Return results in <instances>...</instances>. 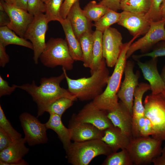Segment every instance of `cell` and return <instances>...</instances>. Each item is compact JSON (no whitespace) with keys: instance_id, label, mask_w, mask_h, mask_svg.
<instances>
[{"instance_id":"obj_10","label":"cell","mask_w":165,"mask_h":165,"mask_svg":"<svg viewBox=\"0 0 165 165\" xmlns=\"http://www.w3.org/2000/svg\"><path fill=\"white\" fill-rule=\"evenodd\" d=\"M19 120L24 131L26 142L30 146L46 143L48 141L45 124L27 112L20 116Z\"/></svg>"},{"instance_id":"obj_37","label":"cell","mask_w":165,"mask_h":165,"mask_svg":"<svg viewBox=\"0 0 165 165\" xmlns=\"http://www.w3.org/2000/svg\"><path fill=\"white\" fill-rule=\"evenodd\" d=\"M27 11L34 16L46 12L45 2L42 0H28Z\"/></svg>"},{"instance_id":"obj_49","label":"cell","mask_w":165,"mask_h":165,"mask_svg":"<svg viewBox=\"0 0 165 165\" xmlns=\"http://www.w3.org/2000/svg\"><path fill=\"white\" fill-rule=\"evenodd\" d=\"M160 75L164 83V88L161 94L165 99V64L164 65L162 69Z\"/></svg>"},{"instance_id":"obj_6","label":"cell","mask_w":165,"mask_h":165,"mask_svg":"<svg viewBox=\"0 0 165 165\" xmlns=\"http://www.w3.org/2000/svg\"><path fill=\"white\" fill-rule=\"evenodd\" d=\"M162 143L149 136L132 138L126 149L134 164L146 165L161 154Z\"/></svg>"},{"instance_id":"obj_11","label":"cell","mask_w":165,"mask_h":165,"mask_svg":"<svg viewBox=\"0 0 165 165\" xmlns=\"http://www.w3.org/2000/svg\"><path fill=\"white\" fill-rule=\"evenodd\" d=\"M134 66L133 61H127L124 71V79L117 94L118 98L132 116L134 94L139 83L138 79L140 77L139 71H137L135 73H134Z\"/></svg>"},{"instance_id":"obj_45","label":"cell","mask_w":165,"mask_h":165,"mask_svg":"<svg viewBox=\"0 0 165 165\" xmlns=\"http://www.w3.org/2000/svg\"><path fill=\"white\" fill-rule=\"evenodd\" d=\"M10 21L9 16L4 9L0 10V26H7Z\"/></svg>"},{"instance_id":"obj_36","label":"cell","mask_w":165,"mask_h":165,"mask_svg":"<svg viewBox=\"0 0 165 165\" xmlns=\"http://www.w3.org/2000/svg\"><path fill=\"white\" fill-rule=\"evenodd\" d=\"M165 56V40L157 43L150 52L139 55H133V58L136 61L145 57H149L152 58Z\"/></svg>"},{"instance_id":"obj_2","label":"cell","mask_w":165,"mask_h":165,"mask_svg":"<svg viewBox=\"0 0 165 165\" xmlns=\"http://www.w3.org/2000/svg\"><path fill=\"white\" fill-rule=\"evenodd\" d=\"M104 58L94 73L89 77L73 79L68 75L66 70L62 68L69 91L82 101L94 100L103 92L110 77L109 71Z\"/></svg>"},{"instance_id":"obj_38","label":"cell","mask_w":165,"mask_h":165,"mask_svg":"<svg viewBox=\"0 0 165 165\" xmlns=\"http://www.w3.org/2000/svg\"><path fill=\"white\" fill-rule=\"evenodd\" d=\"M163 0H151V6L148 12L145 14L147 18L150 22L160 20L159 9Z\"/></svg>"},{"instance_id":"obj_15","label":"cell","mask_w":165,"mask_h":165,"mask_svg":"<svg viewBox=\"0 0 165 165\" xmlns=\"http://www.w3.org/2000/svg\"><path fill=\"white\" fill-rule=\"evenodd\" d=\"M72 116L78 121L91 124L102 130L113 126L108 116L107 112L97 108L92 102Z\"/></svg>"},{"instance_id":"obj_43","label":"cell","mask_w":165,"mask_h":165,"mask_svg":"<svg viewBox=\"0 0 165 165\" xmlns=\"http://www.w3.org/2000/svg\"><path fill=\"white\" fill-rule=\"evenodd\" d=\"M6 47L0 43V66L4 68L9 61V57L6 52Z\"/></svg>"},{"instance_id":"obj_42","label":"cell","mask_w":165,"mask_h":165,"mask_svg":"<svg viewBox=\"0 0 165 165\" xmlns=\"http://www.w3.org/2000/svg\"><path fill=\"white\" fill-rule=\"evenodd\" d=\"M13 141L9 135L0 128V151L8 147Z\"/></svg>"},{"instance_id":"obj_41","label":"cell","mask_w":165,"mask_h":165,"mask_svg":"<svg viewBox=\"0 0 165 165\" xmlns=\"http://www.w3.org/2000/svg\"><path fill=\"white\" fill-rule=\"evenodd\" d=\"M79 0H64L62 5L60 14L62 18L64 19L66 18L69 11L73 5Z\"/></svg>"},{"instance_id":"obj_34","label":"cell","mask_w":165,"mask_h":165,"mask_svg":"<svg viewBox=\"0 0 165 165\" xmlns=\"http://www.w3.org/2000/svg\"><path fill=\"white\" fill-rule=\"evenodd\" d=\"M153 130L152 124L145 116L140 118L137 123L135 134L132 138L152 136Z\"/></svg>"},{"instance_id":"obj_31","label":"cell","mask_w":165,"mask_h":165,"mask_svg":"<svg viewBox=\"0 0 165 165\" xmlns=\"http://www.w3.org/2000/svg\"><path fill=\"white\" fill-rule=\"evenodd\" d=\"M103 165H133L134 163L126 149L113 152L107 156Z\"/></svg>"},{"instance_id":"obj_50","label":"cell","mask_w":165,"mask_h":165,"mask_svg":"<svg viewBox=\"0 0 165 165\" xmlns=\"http://www.w3.org/2000/svg\"><path fill=\"white\" fill-rule=\"evenodd\" d=\"M6 3L14 5V0H3Z\"/></svg>"},{"instance_id":"obj_48","label":"cell","mask_w":165,"mask_h":165,"mask_svg":"<svg viewBox=\"0 0 165 165\" xmlns=\"http://www.w3.org/2000/svg\"><path fill=\"white\" fill-rule=\"evenodd\" d=\"M28 164V163L23 159L11 163H6L0 161V165H27Z\"/></svg>"},{"instance_id":"obj_30","label":"cell","mask_w":165,"mask_h":165,"mask_svg":"<svg viewBox=\"0 0 165 165\" xmlns=\"http://www.w3.org/2000/svg\"><path fill=\"white\" fill-rule=\"evenodd\" d=\"M64 0H46L45 2V14L49 22L57 21L60 23L63 19L61 16L60 11Z\"/></svg>"},{"instance_id":"obj_21","label":"cell","mask_w":165,"mask_h":165,"mask_svg":"<svg viewBox=\"0 0 165 165\" xmlns=\"http://www.w3.org/2000/svg\"><path fill=\"white\" fill-rule=\"evenodd\" d=\"M26 143L24 138L13 141L8 147L0 151V161L11 163L23 159L29 150L25 145Z\"/></svg>"},{"instance_id":"obj_7","label":"cell","mask_w":165,"mask_h":165,"mask_svg":"<svg viewBox=\"0 0 165 165\" xmlns=\"http://www.w3.org/2000/svg\"><path fill=\"white\" fill-rule=\"evenodd\" d=\"M144 106L145 116L151 121L153 128L152 137L165 141V99L161 94L147 95Z\"/></svg>"},{"instance_id":"obj_22","label":"cell","mask_w":165,"mask_h":165,"mask_svg":"<svg viewBox=\"0 0 165 165\" xmlns=\"http://www.w3.org/2000/svg\"><path fill=\"white\" fill-rule=\"evenodd\" d=\"M150 90L149 84L142 82L139 83L135 90L133 108L132 137L135 134L138 119L145 116V108L142 101L143 96L146 92Z\"/></svg>"},{"instance_id":"obj_14","label":"cell","mask_w":165,"mask_h":165,"mask_svg":"<svg viewBox=\"0 0 165 165\" xmlns=\"http://www.w3.org/2000/svg\"><path fill=\"white\" fill-rule=\"evenodd\" d=\"M151 22L145 14L123 11L117 24L126 28L133 37L144 35L149 29Z\"/></svg>"},{"instance_id":"obj_19","label":"cell","mask_w":165,"mask_h":165,"mask_svg":"<svg viewBox=\"0 0 165 165\" xmlns=\"http://www.w3.org/2000/svg\"><path fill=\"white\" fill-rule=\"evenodd\" d=\"M107 116L114 126L130 138H132V116L121 101L116 109L107 112Z\"/></svg>"},{"instance_id":"obj_27","label":"cell","mask_w":165,"mask_h":165,"mask_svg":"<svg viewBox=\"0 0 165 165\" xmlns=\"http://www.w3.org/2000/svg\"><path fill=\"white\" fill-rule=\"evenodd\" d=\"M94 38L93 58L90 67L91 75L93 74L100 66L104 59L102 36L103 33L96 30L93 32Z\"/></svg>"},{"instance_id":"obj_23","label":"cell","mask_w":165,"mask_h":165,"mask_svg":"<svg viewBox=\"0 0 165 165\" xmlns=\"http://www.w3.org/2000/svg\"><path fill=\"white\" fill-rule=\"evenodd\" d=\"M61 24L65 36V38L70 54L74 61L82 60V53L79 42L76 37L69 20L63 19Z\"/></svg>"},{"instance_id":"obj_8","label":"cell","mask_w":165,"mask_h":165,"mask_svg":"<svg viewBox=\"0 0 165 165\" xmlns=\"http://www.w3.org/2000/svg\"><path fill=\"white\" fill-rule=\"evenodd\" d=\"M45 13L34 16L33 20L27 30L24 38L31 41L33 46V59L38 64L40 55L46 45V34L49 23Z\"/></svg>"},{"instance_id":"obj_12","label":"cell","mask_w":165,"mask_h":165,"mask_svg":"<svg viewBox=\"0 0 165 165\" xmlns=\"http://www.w3.org/2000/svg\"><path fill=\"white\" fill-rule=\"evenodd\" d=\"M122 40L121 33L115 28L110 27L103 32V57L108 67L115 65L123 46Z\"/></svg>"},{"instance_id":"obj_1","label":"cell","mask_w":165,"mask_h":165,"mask_svg":"<svg viewBox=\"0 0 165 165\" xmlns=\"http://www.w3.org/2000/svg\"><path fill=\"white\" fill-rule=\"evenodd\" d=\"M64 79V73L56 77L41 79L37 86L34 80L31 83L17 85V87L26 91L31 97L37 107V117L43 114L49 105L57 99L65 97L76 101L77 98L68 90L61 87L60 83Z\"/></svg>"},{"instance_id":"obj_40","label":"cell","mask_w":165,"mask_h":165,"mask_svg":"<svg viewBox=\"0 0 165 165\" xmlns=\"http://www.w3.org/2000/svg\"><path fill=\"white\" fill-rule=\"evenodd\" d=\"M120 0H101L98 3L117 12L121 9Z\"/></svg>"},{"instance_id":"obj_39","label":"cell","mask_w":165,"mask_h":165,"mask_svg":"<svg viewBox=\"0 0 165 165\" xmlns=\"http://www.w3.org/2000/svg\"><path fill=\"white\" fill-rule=\"evenodd\" d=\"M17 85L13 84L12 86L9 85L8 82L0 75V97L11 95L17 88Z\"/></svg>"},{"instance_id":"obj_47","label":"cell","mask_w":165,"mask_h":165,"mask_svg":"<svg viewBox=\"0 0 165 165\" xmlns=\"http://www.w3.org/2000/svg\"><path fill=\"white\" fill-rule=\"evenodd\" d=\"M160 20L165 21V0H163L159 9Z\"/></svg>"},{"instance_id":"obj_32","label":"cell","mask_w":165,"mask_h":165,"mask_svg":"<svg viewBox=\"0 0 165 165\" xmlns=\"http://www.w3.org/2000/svg\"><path fill=\"white\" fill-rule=\"evenodd\" d=\"M120 13L110 9L109 11L94 24L96 30L103 33L111 25L118 22Z\"/></svg>"},{"instance_id":"obj_20","label":"cell","mask_w":165,"mask_h":165,"mask_svg":"<svg viewBox=\"0 0 165 165\" xmlns=\"http://www.w3.org/2000/svg\"><path fill=\"white\" fill-rule=\"evenodd\" d=\"M130 139L119 128L113 126L104 130L101 140L111 148L113 152H116L120 149H126Z\"/></svg>"},{"instance_id":"obj_9","label":"cell","mask_w":165,"mask_h":165,"mask_svg":"<svg viewBox=\"0 0 165 165\" xmlns=\"http://www.w3.org/2000/svg\"><path fill=\"white\" fill-rule=\"evenodd\" d=\"M165 40V21L152 22L150 28L143 37L130 46L126 54L127 59L138 50L142 53L149 52L160 41Z\"/></svg>"},{"instance_id":"obj_17","label":"cell","mask_w":165,"mask_h":165,"mask_svg":"<svg viewBox=\"0 0 165 165\" xmlns=\"http://www.w3.org/2000/svg\"><path fill=\"white\" fill-rule=\"evenodd\" d=\"M136 61L144 78L149 83L151 94H156L161 93L164 88V83L157 69V58H152L145 62L139 60Z\"/></svg>"},{"instance_id":"obj_18","label":"cell","mask_w":165,"mask_h":165,"mask_svg":"<svg viewBox=\"0 0 165 165\" xmlns=\"http://www.w3.org/2000/svg\"><path fill=\"white\" fill-rule=\"evenodd\" d=\"M66 18L69 21L72 30L78 39L84 33L92 31L94 24L84 14L80 6L79 0L72 6L68 13Z\"/></svg>"},{"instance_id":"obj_4","label":"cell","mask_w":165,"mask_h":165,"mask_svg":"<svg viewBox=\"0 0 165 165\" xmlns=\"http://www.w3.org/2000/svg\"><path fill=\"white\" fill-rule=\"evenodd\" d=\"M113 152L101 139L74 142L66 152L68 162L73 165H87L95 157Z\"/></svg>"},{"instance_id":"obj_35","label":"cell","mask_w":165,"mask_h":165,"mask_svg":"<svg viewBox=\"0 0 165 165\" xmlns=\"http://www.w3.org/2000/svg\"><path fill=\"white\" fill-rule=\"evenodd\" d=\"M0 128L6 133L13 141L22 138V134L14 128L9 121L6 117L1 105H0Z\"/></svg>"},{"instance_id":"obj_28","label":"cell","mask_w":165,"mask_h":165,"mask_svg":"<svg viewBox=\"0 0 165 165\" xmlns=\"http://www.w3.org/2000/svg\"><path fill=\"white\" fill-rule=\"evenodd\" d=\"M151 0H125L121 1V9L123 11L146 14L151 6Z\"/></svg>"},{"instance_id":"obj_13","label":"cell","mask_w":165,"mask_h":165,"mask_svg":"<svg viewBox=\"0 0 165 165\" xmlns=\"http://www.w3.org/2000/svg\"><path fill=\"white\" fill-rule=\"evenodd\" d=\"M0 2L10 18V22L7 26L18 35L24 38L26 32L33 20L34 16L28 11L14 5L7 3L3 0H1Z\"/></svg>"},{"instance_id":"obj_53","label":"cell","mask_w":165,"mask_h":165,"mask_svg":"<svg viewBox=\"0 0 165 165\" xmlns=\"http://www.w3.org/2000/svg\"><path fill=\"white\" fill-rule=\"evenodd\" d=\"M98 0L100 1L101 0Z\"/></svg>"},{"instance_id":"obj_52","label":"cell","mask_w":165,"mask_h":165,"mask_svg":"<svg viewBox=\"0 0 165 165\" xmlns=\"http://www.w3.org/2000/svg\"><path fill=\"white\" fill-rule=\"evenodd\" d=\"M125 0H120V1H125Z\"/></svg>"},{"instance_id":"obj_46","label":"cell","mask_w":165,"mask_h":165,"mask_svg":"<svg viewBox=\"0 0 165 165\" xmlns=\"http://www.w3.org/2000/svg\"><path fill=\"white\" fill-rule=\"evenodd\" d=\"M28 0H14V5L16 6L27 11V3Z\"/></svg>"},{"instance_id":"obj_26","label":"cell","mask_w":165,"mask_h":165,"mask_svg":"<svg viewBox=\"0 0 165 165\" xmlns=\"http://www.w3.org/2000/svg\"><path fill=\"white\" fill-rule=\"evenodd\" d=\"M93 32L87 31L83 33L78 39L82 53L83 65L90 68L92 60L94 38Z\"/></svg>"},{"instance_id":"obj_3","label":"cell","mask_w":165,"mask_h":165,"mask_svg":"<svg viewBox=\"0 0 165 165\" xmlns=\"http://www.w3.org/2000/svg\"><path fill=\"white\" fill-rule=\"evenodd\" d=\"M136 39L133 37L128 42L124 43L113 72L108 79L105 89L91 101L99 109L109 112L118 107L119 102L117 94L127 61V53L130 46Z\"/></svg>"},{"instance_id":"obj_5","label":"cell","mask_w":165,"mask_h":165,"mask_svg":"<svg viewBox=\"0 0 165 165\" xmlns=\"http://www.w3.org/2000/svg\"><path fill=\"white\" fill-rule=\"evenodd\" d=\"M39 59L46 67L53 68L61 66L68 71L73 68L74 61L66 40L58 38H51L46 42Z\"/></svg>"},{"instance_id":"obj_29","label":"cell","mask_w":165,"mask_h":165,"mask_svg":"<svg viewBox=\"0 0 165 165\" xmlns=\"http://www.w3.org/2000/svg\"><path fill=\"white\" fill-rule=\"evenodd\" d=\"M110 9L94 0L90 2L85 7L83 13L91 21H97Z\"/></svg>"},{"instance_id":"obj_24","label":"cell","mask_w":165,"mask_h":165,"mask_svg":"<svg viewBox=\"0 0 165 165\" xmlns=\"http://www.w3.org/2000/svg\"><path fill=\"white\" fill-rule=\"evenodd\" d=\"M61 118L58 115L50 114L49 120L45 124L47 129H51L57 133L66 152L72 143L69 130L64 126Z\"/></svg>"},{"instance_id":"obj_25","label":"cell","mask_w":165,"mask_h":165,"mask_svg":"<svg viewBox=\"0 0 165 165\" xmlns=\"http://www.w3.org/2000/svg\"><path fill=\"white\" fill-rule=\"evenodd\" d=\"M0 43L5 46L13 44L33 50L31 42L18 35L7 26H0Z\"/></svg>"},{"instance_id":"obj_33","label":"cell","mask_w":165,"mask_h":165,"mask_svg":"<svg viewBox=\"0 0 165 165\" xmlns=\"http://www.w3.org/2000/svg\"><path fill=\"white\" fill-rule=\"evenodd\" d=\"M74 101L67 97L60 98L50 104L46 112H48L50 115L55 114L62 117L65 111L73 105Z\"/></svg>"},{"instance_id":"obj_16","label":"cell","mask_w":165,"mask_h":165,"mask_svg":"<svg viewBox=\"0 0 165 165\" xmlns=\"http://www.w3.org/2000/svg\"><path fill=\"white\" fill-rule=\"evenodd\" d=\"M68 128L71 140L74 142L101 139L104 133V130L91 124L78 121L73 116L70 120Z\"/></svg>"},{"instance_id":"obj_51","label":"cell","mask_w":165,"mask_h":165,"mask_svg":"<svg viewBox=\"0 0 165 165\" xmlns=\"http://www.w3.org/2000/svg\"><path fill=\"white\" fill-rule=\"evenodd\" d=\"M44 2L46 1V0H42Z\"/></svg>"},{"instance_id":"obj_44","label":"cell","mask_w":165,"mask_h":165,"mask_svg":"<svg viewBox=\"0 0 165 165\" xmlns=\"http://www.w3.org/2000/svg\"><path fill=\"white\" fill-rule=\"evenodd\" d=\"M154 165H165V144L162 148L161 154L153 159Z\"/></svg>"}]
</instances>
